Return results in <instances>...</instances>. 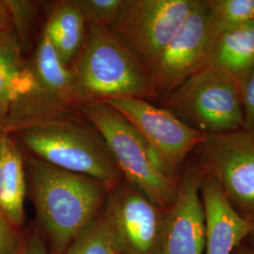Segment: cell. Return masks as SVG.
I'll list each match as a JSON object with an SVG mask.
<instances>
[{
    "instance_id": "obj_1",
    "label": "cell",
    "mask_w": 254,
    "mask_h": 254,
    "mask_svg": "<svg viewBox=\"0 0 254 254\" xmlns=\"http://www.w3.org/2000/svg\"><path fill=\"white\" fill-rule=\"evenodd\" d=\"M37 219L51 249L61 254L102 212L109 189L91 177L57 168L33 156L25 161Z\"/></svg>"
},
{
    "instance_id": "obj_2",
    "label": "cell",
    "mask_w": 254,
    "mask_h": 254,
    "mask_svg": "<svg viewBox=\"0 0 254 254\" xmlns=\"http://www.w3.org/2000/svg\"><path fill=\"white\" fill-rule=\"evenodd\" d=\"M70 71L74 109L114 98L158 100L145 65L109 27L88 25Z\"/></svg>"
},
{
    "instance_id": "obj_3",
    "label": "cell",
    "mask_w": 254,
    "mask_h": 254,
    "mask_svg": "<svg viewBox=\"0 0 254 254\" xmlns=\"http://www.w3.org/2000/svg\"><path fill=\"white\" fill-rule=\"evenodd\" d=\"M10 135L18 138L31 156L91 177L109 190L124 179L100 134L73 110L32 121Z\"/></svg>"
},
{
    "instance_id": "obj_4",
    "label": "cell",
    "mask_w": 254,
    "mask_h": 254,
    "mask_svg": "<svg viewBox=\"0 0 254 254\" xmlns=\"http://www.w3.org/2000/svg\"><path fill=\"white\" fill-rule=\"evenodd\" d=\"M75 109L100 134L124 179L158 207L168 210L177 196L179 179L134 126L105 102Z\"/></svg>"
},
{
    "instance_id": "obj_5",
    "label": "cell",
    "mask_w": 254,
    "mask_h": 254,
    "mask_svg": "<svg viewBox=\"0 0 254 254\" xmlns=\"http://www.w3.org/2000/svg\"><path fill=\"white\" fill-rule=\"evenodd\" d=\"M159 102V107L205 135L232 132L244 126L237 82L210 67H202Z\"/></svg>"
},
{
    "instance_id": "obj_6",
    "label": "cell",
    "mask_w": 254,
    "mask_h": 254,
    "mask_svg": "<svg viewBox=\"0 0 254 254\" xmlns=\"http://www.w3.org/2000/svg\"><path fill=\"white\" fill-rule=\"evenodd\" d=\"M202 175L218 183L232 206L254 221V132L207 135L191 154Z\"/></svg>"
},
{
    "instance_id": "obj_7",
    "label": "cell",
    "mask_w": 254,
    "mask_h": 254,
    "mask_svg": "<svg viewBox=\"0 0 254 254\" xmlns=\"http://www.w3.org/2000/svg\"><path fill=\"white\" fill-rule=\"evenodd\" d=\"M25 91L9 103L7 132L46 116L74 109L72 104V74L42 31L29 61Z\"/></svg>"
},
{
    "instance_id": "obj_8",
    "label": "cell",
    "mask_w": 254,
    "mask_h": 254,
    "mask_svg": "<svg viewBox=\"0 0 254 254\" xmlns=\"http://www.w3.org/2000/svg\"><path fill=\"white\" fill-rule=\"evenodd\" d=\"M165 212L126 179L109 191L101 217L117 254H155Z\"/></svg>"
},
{
    "instance_id": "obj_9",
    "label": "cell",
    "mask_w": 254,
    "mask_h": 254,
    "mask_svg": "<svg viewBox=\"0 0 254 254\" xmlns=\"http://www.w3.org/2000/svg\"><path fill=\"white\" fill-rule=\"evenodd\" d=\"M214 41L206 1L196 0L173 39L146 67L158 101L204 66Z\"/></svg>"
},
{
    "instance_id": "obj_10",
    "label": "cell",
    "mask_w": 254,
    "mask_h": 254,
    "mask_svg": "<svg viewBox=\"0 0 254 254\" xmlns=\"http://www.w3.org/2000/svg\"><path fill=\"white\" fill-rule=\"evenodd\" d=\"M196 0H126L109 27L147 67L173 39Z\"/></svg>"
},
{
    "instance_id": "obj_11",
    "label": "cell",
    "mask_w": 254,
    "mask_h": 254,
    "mask_svg": "<svg viewBox=\"0 0 254 254\" xmlns=\"http://www.w3.org/2000/svg\"><path fill=\"white\" fill-rule=\"evenodd\" d=\"M105 103L119 111L144 136L177 179L195 148L207 136L151 101L114 98Z\"/></svg>"
},
{
    "instance_id": "obj_12",
    "label": "cell",
    "mask_w": 254,
    "mask_h": 254,
    "mask_svg": "<svg viewBox=\"0 0 254 254\" xmlns=\"http://www.w3.org/2000/svg\"><path fill=\"white\" fill-rule=\"evenodd\" d=\"M201 176L190 155L180 174L176 199L165 212L155 254H204L206 220L200 196Z\"/></svg>"
},
{
    "instance_id": "obj_13",
    "label": "cell",
    "mask_w": 254,
    "mask_h": 254,
    "mask_svg": "<svg viewBox=\"0 0 254 254\" xmlns=\"http://www.w3.org/2000/svg\"><path fill=\"white\" fill-rule=\"evenodd\" d=\"M200 196L206 220L204 254H234L245 241L253 221L242 217L232 206L211 176H201Z\"/></svg>"
},
{
    "instance_id": "obj_14",
    "label": "cell",
    "mask_w": 254,
    "mask_h": 254,
    "mask_svg": "<svg viewBox=\"0 0 254 254\" xmlns=\"http://www.w3.org/2000/svg\"><path fill=\"white\" fill-rule=\"evenodd\" d=\"M27 186L25 160L17 140L6 134L0 143V209L19 227L25 223Z\"/></svg>"
},
{
    "instance_id": "obj_15",
    "label": "cell",
    "mask_w": 254,
    "mask_h": 254,
    "mask_svg": "<svg viewBox=\"0 0 254 254\" xmlns=\"http://www.w3.org/2000/svg\"><path fill=\"white\" fill-rule=\"evenodd\" d=\"M68 68L81 51L88 24L74 0L56 2L42 30Z\"/></svg>"
},
{
    "instance_id": "obj_16",
    "label": "cell",
    "mask_w": 254,
    "mask_h": 254,
    "mask_svg": "<svg viewBox=\"0 0 254 254\" xmlns=\"http://www.w3.org/2000/svg\"><path fill=\"white\" fill-rule=\"evenodd\" d=\"M203 67L216 69L239 81L254 67V22L217 37Z\"/></svg>"
},
{
    "instance_id": "obj_17",
    "label": "cell",
    "mask_w": 254,
    "mask_h": 254,
    "mask_svg": "<svg viewBox=\"0 0 254 254\" xmlns=\"http://www.w3.org/2000/svg\"><path fill=\"white\" fill-rule=\"evenodd\" d=\"M12 27L0 31V105L15 99L22 88L27 62Z\"/></svg>"
},
{
    "instance_id": "obj_18",
    "label": "cell",
    "mask_w": 254,
    "mask_h": 254,
    "mask_svg": "<svg viewBox=\"0 0 254 254\" xmlns=\"http://www.w3.org/2000/svg\"><path fill=\"white\" fill-rule=\"evenodd\" d=\"M215 36L254 22V0H205Z\"/></svg>"
},
{
    "instance_id": "obj_19",
    "label": "cell",
    "mask_w": 254,
    "mask_h": 254,
    "mask_svg": "<svg viewBox=\"0 0 254 254\" xmlns=\"http://www.w3.org/2000/svg\"><path fill=\"white\" fill-rule=\"evenodd\" d=\"M61 254H117L101 214Z\"/></svg>"
},
{
    "instance_id": "obj_20",
    "label": "cell",
    "mask_w": 254,
    "mask_h": 254,
    "mask_svg": "<svg viewBox=\"0 0 254 254\" xmlns=\"http://www.w3.org/2000/svg\"><path fill=\"white\" fill-rule=\"evenodd\" d=\"M9 6L11 27L18 38L23 53L25 54L31 45L32 30L35 24L40 1L7 0Z\"/></svg>"
},
{
    "instance_id": "obj_21",
    "label": "cell",
    "mask_w": 254,
    "mask_h": 254,
    "mask_svg": "<svg viewBox=\"0 0 254 254\" xmlns=\"http://www.w3.org/2000/svg\"><path fill=\"white\" fill-rule=\"evenodd\" d=\"M88 25L110 27L126 0H74Z\"/></svg>"
},
{
    "instance_id": "obj_22",
    "label": "cell",
    "mask_w": 254,
    "mask_h": 254,
    "mask_svg": "<svg viewBox=\"0 0 254 254\" xmlns=\"http://www.w3.org/2000/svg\"><path fill=\"white\" fill-rule=\"evenodd\" d=\"M27 236L0 209V254H23Z\"/></svg>"
},
{
    "instance_id": "obj_23",
    "label": "cell",
    "mask_w": 254,
    "mask_h": 254,
    "mask_svg": "<svg viewBox=\"0 0 254 254\" xmlns=\"http://www.w3.org/2000/svg\"><path fill=\"white\" fill-rule=\"evenodd\" d=\"M237 84L243 107V128L254 132V67Z\"/></svg>"
},
{
    "instance_id": "obj_24",
    "label": "cell",
    "mask_w": 254,
    "mask_h": 254,
    "mask_svg": "<svg viewBox=\"0 0 254 254\" xmlns=\"http://www.w3.org/2000/svg\"><path fill=\"white\" fill-rule=\"evenodd\" d=\"M23 254H51L46 246V240L39 232H31L27 236V245Z\"/></svg>"
},
{
    "instance_id": "obj_25",
    "label": "cell",
    "mask_w": 254,
    "mask_h": 254,
    "mask_svg": "<svg viewBox=\"0 0 254 254\" xmlns=\"http://www.w3.org/2000/svg\"><path fill=\"white\" fill-rule=\"evenodd\" d=\"M11 27V19L7 0H0V31Z\"/></svg>"
},
{
    "instance_id": "obj_26",
    "label": "cell",
    "mask_w": 254,
    "mask_h": 254,
    "mask_svg": "<svg viewBox=\"0 0 254 254\" xmlns=\"http://www.w3.org/2000/svg\"><path fill=\"white\" fill-rule=\"evenodd\" d=\"M9 103L0 105V143L7 133V118L9 113Z\"/></svg>"
},
{
    "instance_id": "obj_27",
    "label": "cell",
    "mask_w": 254,
    "mask_h": 254,
    "mask_svg": "<svg viewBox=\"0 0 254 254\" xmlns=\"http://www.w3.org/2000/svg\"><path fill=\"white\" fill-rule=\"evenodd\" d=\"M245 243H247V245L249 246L254 253V221H253V225L250 229L248 235L246 236Z\"/></svg>"
},
{
    "instance_id": "obj_28",
    "label": "cell",
    "mask_w": 254,
    "mask_h": 254,
    "mask_svg": "<svg viewBox=\"0 0 254 254\" xmlns=\"http://www.w3.org/2000/svg\"><path fill=\"white\" fill-rule=\"evenodd\" d=\"M234 254H254V253L249 246L246 245L245 242H243L236 248Z\"/></svg>"
}]
</instances>
